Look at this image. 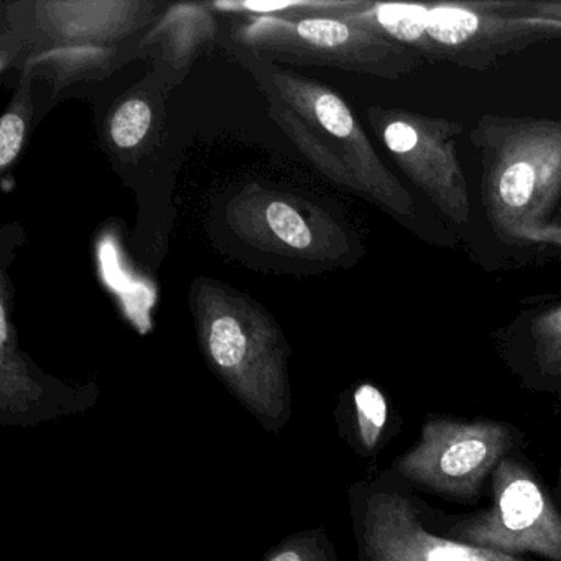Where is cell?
Listing matches in <instances>:
<instances>
[{
    "mask_svg": "<svg viewBox=\"0 0 561 561\" xmlns=\"http://www.w3.org/2000/svg\"><path fill=\"white\" fill-rule=\"evenodd\" d=\"M264 561H340L336 547L323 527L298 531L275 545Z\"/></svg>",
    "mask_w": 561,
    "mask_h": 561,
    "instance_id": "cell-14",
    "label": "cell"
},
{
    "mask_svg": "<svg viewBox=\"0 0 561 561\" xmlns=\"http://www.w3.org/2000/svg\"><path fill=\"white\" fill-rule=\"evenodd\" d=\"M558 492H560L561 497V466L560 469H558Z\"/></svg>",
    "mask_w": 561,
    "mask_h": 561,
    "instance_id": "cell-17",
    "label": "cell"
},
{
    "mask_svg": "<svg viewBox=\"0 0 561 561\" xmlns=\"http://www.w3.org/2000/svg\"><path fill=\"white\" fill-rule=\"evenodd\" d=\"M231 51L264 93L272 119L321 175L400 221L413 216L412 196L380 162L340 94L249 51Z\"/></svg>",
    "mask_w": 561,
    "mask_h": 561,
    "instance_id": "cell-1",
    "label": "cell"
},
{
    "mask_svg": "<svg viewBox=\"0 0 561 561\" xmlns=\"http://www.w3.org/2000/svg\"><path fill=\"white\" fill-rule=\"evenodd\" d=\"M341 438L360 458H376L399 432L392 403L373 382H359L341 397L336 410Z\"/></svg>",
    "mask_w": 561,
    "mask_h": 561,
    "instance_id": "cell-13",
    "label": "cell"
},
{
    "mask_svg": "<svg viewBox=\"0 0 561 561\" xmlns=\"http://www.w3.org/2000/svg\"><path fill=\"white\" fill-rule=\"evenodd\" d=\"M231 47L268 64L324 67L397 80L415 70L416 51L336 15H257L236 24Z\"/></svg>",
    "mask_w": 561,
    "mask_h": 561,
    "instance_id": "cell-4",
    "label": "cell"
},
{
    "mask_svg": "<svg viewBox=\"0 0 561 561\" xmlns=\"http://www.w3.org/2000/svg\"><path fill=\"white\" fill-rule=\"evenodd\" d=\"M27 134V119L18 107L5 111L0 121V169L8 172L9 167L18 160Z\"/></svg>",
    "mask_w": 561,
    "mask_h": 561,
    "instance_id": "cell-16",
    "label": "cell"
},
{
    "mask_svg": "<svg viewBox=\"0 0 561 561\" xmlns=\"http://www.w3.org/2000/svg\"><path fill=\"white\" fill-rule=\"evenodd\" d=\"M525 433L502 420L428 415L416 445L390 468L416 491L456 504H476L505 456L522 449Z\"/></svg>",
    "mask_w": 561,
    "mask_h": 561,
    "instance_id": "cell-5",
    "label": "cell"
},
{
    "mask_svg": "<svg viewBox=\"0 0 561 561\" xmlns=\"http://www.w3.org/2000/svg\"><path fill=\"white\" fill-rule=\"evenodd\" d=\"M502 356L524 389L551 397L561 410V307L508 334Z\"/></svg>",
    "mask_w": 561,
    "mask_h": 561,
    "instance_id": "cell-12",
    "label": "cell"
},
{
    "mask_svg": "<svg viewBox=\"0 0 561 561\" xmlns=\"http://www.w3.org/2000/svg\"><path fill=\"white\" fill-rule=\"evenodd\" d=\"M488 172V199L494 221L511 231L540 225L553 193L561 185V127L541 124L511 130L494 150Z\"/></svg>",
    "mask_w": 561,
    "mask_h": 561,
    "instance_id": "cell-8",
    "label": "cell"
},
{
    "mask_svg": "<svg viewBox=\"0 0 561 561\" xmlns=\"http://www.w3.org/2000/svg\"><path fill=\"white\" fill-rule=\"evenodd\" d=\"M152 126V110L140 98H130L121 104L107 124V133L114 146L119 149H134L140 146Z\"/></svg>",
    "mask_w": 561,
    "mask_h": 561,
    "instance_id": "cell-15",
    "label": "cell"
},
{
    "mask_svg": "<svg viewBox=\"0 0 561 561\" xmlns=\"http://www.w3.org/2000/svg\"><path fill=\"white\" fill-rule=\"evenodd\" d=\"M190 301L211 373L267 432L280 433L291 419V347L277 321L248 295L208 278L193 285Z\"/></svg>",
    "mask_w": 561,
    "mask_h": 561,
    "instance_id": "cell-2",
    "label": "cell"
},
{
    "mask_svg": "<svg viewBox=\"0 0 561 561\" xmlns=\"http://www.w3.org/2000/svg\"><path fill=\"white\" fill-rule=\"evenodd\" d=\"M415 489L392 468L350 489L359 561H528L453 540L423 524Z\"/></svg>",
    "mask_w": 561,
    "mask_h": 561,
    "instance_id": "cell-6",
    "label": "cell"
},
{
    "mask_svg": "<svg viewBox=\"0 0 561 561\" xmlns=\"http://www.w3.org/2000/svg\"><path fill=\"white\" fill-rule=\"evenodd\" d=\"M2 380H0V419L2 425L32 426L45 420L83 412L94 403L93 393L54 390L35 379L18 351L15 333L9 324L8 301L2 297Z\"/></svg>",
    "mask_w": 561,
    "mask_h": 561,
    "instance_id": "cell-10",
    "label": "cell"
},
{
    "mask_svg": "<svg viewBox=\"0 0 561 561\" xmlns=\"http://www.w3.org/2000/svg\"><path fill=\"white\" fill-rule=\"evenodd\" d=\"M489 494L488 507L469 514L438 511L426 504L416 489L413 502L430 530L453 540L511 557L535 554L547 561H561L560 511L522 449L502 459L489 482Z\"/></svg>",
    "mask_w": 561,
    "mask_h": 561,
    "instance_id": "cell-3",
    "label": "cell"
},
{
    "mask_svg": "<svg viewBox=\"0 0 561 561\" xmlns=\"http://www.w3.org/2000/svg\"><path fill=\"white\" fill-rule=\"evenodd\" d=\"M369 117L379 129L383 146L413 185L453 221L466 225L471 205L455 152V137L461 127L405 111L370 110Z\"/></svg>",
    "mask_w": 561,
    "mask_h": 561,
    "instance_id": "cell-9",
    "label": "cell"
},
{
    "mask_svg": "<svg viewBox=\"0 0 561 561\" xmlns=\"http://www.w3.org/2000/svg\"><path fill=\"white\" fill-rule=\"evenodd\" d=\"M226 221L245 244L282 257L334 264L350 252V236L323 209L257 185L228 203Z\"/></svg>",
    "mask_w": 561,
    "mask_h": 561,
    "instance_id": "cell-7",
    "label": "cell"
},
{
    "mask_svg": "<svg viewBox=\"0 0 561 561\" xmlns=\"http://www.w3.org/2000/svg\"><path fill=\"white\" fill-rule=\"evenodd\" d=\"M42 31L61 44L100 45L134 34L152 19L156 4L147 2H42Z\"/></svg>",
    "mask_w": 561,
    "mask_h": 561,
    "instance_id": "cell-11",
    "label": "cell"
}]
</instances>
